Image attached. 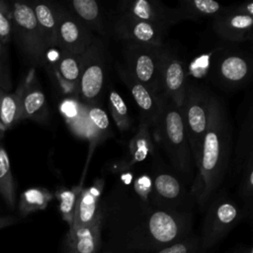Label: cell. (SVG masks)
Masks as SVG:
<instances>
[{"mask_svg": "<svg viewBox=\"0 0 253 253\" xmlns=\"http://www.w3.org/2000/svg\"><path fill=\"white\" fill-rule=\"evenodd\" d=\"M149 197L155 207L180 211H188L185 208L188 192L177 176L169 172L158 171L154 174Z\"/></svg>", "mask_w": 253, "mask_h": 253, "instance_id": "14", "label": "cell"}, {"mask_svg": "<svg viewBox=\"0 0 253 253\" xmlns=\"http://www.w3.org/2000/svg\"><path fill=\"white\" fill-rule=\"evenodd\" d=\"M237 253H253V249L251 246H247V247L243 248L240 252H237Z\"/></svg>", "mask_w": 253, "mask_h": 253, "instance_id": "37", "label": "cell"}, {"mask_svg": "<svg viewBox=\"0 0 253 253\" xmlns=\"http://www.w3.org/2000/svg\"><path fill=\"white\" fill-rule=\"evenodd\" d=\"M105 249L116 253H152L192 233V215L155 207L137 186L116 183L102 199Z\"/></svg>", "mask_w": 253, "mask_h": 253, "instance_id": "1", "label": "cell"}, {"mask_svg": "<svg viewBox=\"0 0 253 253\" xmlns=\"http://www.w3.org/2000/svg\"><path fill=\"white\" fill-rule=\"evenodd\" d=\"M52 200V194L44 188H30L24 191L19 200V212L22 216L44 210Z\"/></svg>", "mask_w": 253, "mask_h": 253, "instance_id": "26", "label": "cell"}, {"mask_svg": "<svg viewBox=\"0 0 253 253\" xmlns=\"http://www.w3.org/2000/svg\"><path fill=\"white\" fill-rule=\"evenodd\" d=\"M25 87L23 81L14 92H4L0 102V124L3 130L12 128L22 120V95Z\"/></svg>", "mask_w": 253, "mask_h": 253, "instance_id": "24", "label": "cell"}, {"mask_svg": "<svg viewBox=\"0 0 253 253\" xmlns=\"http://www.w3.org/2000/svg\"><path fill=\"white\" fill-rule=\"evenodd\" d=\"M210 96L211 92L205 87L188 81L181 112L196 169L200 162L203 140L208 126Z\"/></svg>", "mask_w": 253, "mask_h": 253, "instance_id": "5", "label": "cell"}, {"mask_svg": "<svg viewBox=\"0 0 253 253\" xmlns=\"http://www.w3.org/2000/svg\"><path fill=\"white\" fill-rule=\"evenodd\" d=\"M88 118L94 127L101 132L107 130L110 126V121L106 112L95 105L90 106L88 110Z\"/></svg>", "mask_w": 253, "mask_h": 253, "instance_id": "35", "label": "cell"}, {"mask_svg": "<svg viewBox=\"0 0 253 253\" xmlns=\"http://www.w3.org/2000/svg\"><path fill=\"white\" fill-rule=\"evenodd\" d=\"M252 108L251 106L248 109L247 115L245 116L239 132H238V138L236 141V145L233 151V154L230 158V163L227 171V175L232 179V181L236 180L239 177L240 171L242 169V166L244 162L247 160V158L253 154L252 150ZM226 175V176H227Z\"/></svg>", "mask_w": 253, "mask_h": 253, "instance_id": "21", "label": "cell"}, {"mask_svg": "<svg viewBox=\"0 0 253 253\" xmlns=\"http://www.w3.org/2000/svg\"><path fill=\"white\" fill-rule=\"evenodd\" d=\"M165 45L125 42L123 48L125 68L133 79L158 97L161 95L160 75Z\"/></svg>", "mask_w": 253, "mask_h": 253, "instance_id": "7", "label": "cell"}, {"mask_svg": "<svg viewBox=\"0 0 253 253\" xmlns=\"http://www.w3.org/2000/svg\"><path fill=\"white\" fill-rule=\"evenodd\" d=\"M244 216L242 207L225 190L217 191L207 206L200 236L204 251L221 241Z\"/></svg>", "mask_w": 253, "mask_h": 253, "instance_id": "4", "label": "cell"}, {"mask_svg": "<svg viewBox=\"0 0 253 253\" xmlns=\"http://www.w3.org/2000/svg\"><path fill=\"white\" fill-rule=\"evenodd\" d=\"M47 115V103L44 93L38 85L26 80L22 95V120L44 123Z\"/></svg>", "mask_w": 253, "mask_h": 253, "instance_id": "22", "label": "cell"}, {"mask_svg": "<svg viewBox=\"0 0 253 253\" xmlns=\"http://www.w3.org/2000/svg\"><path fill=\"white\" fill-rule=\"evenodd\" d=\"M109 108L117 126L121 130H127L130 126V118L126 102L116 90L109 91Z\"/></svg>", "mask_w": 253, "mask_h": 253, "instance_id": "30", "label": "cell"}, {"mask_svg": "<svg viewBox=\"0 0 253 253\" xmlns=\"http://www.w3.org/2000/svg\"><path fill=\"white\" fill-rule=\"evenodd\" d=\"M12 40V11L11 6L0 0V42L4 44Z\"/></svg>", "mask_w": 253, "mask_h": 253, "instance_id": "33", "label": "cell"}, {"mask_svg": "<svg viewBox=\"0 0 253 253\" xmlns=\"http://www.w3.org/2000/svg\"><path fill=\"white\" fill-rule=\"evenodd\" d=\"M237 194L241 201L244 214H251L253 202V154L244 162L239 174Z\"/></svg>", "mask_w": 253, "mask_h": 253, "instance_id": "28", "label": "cell"}, {"mask_svg": "<svg viewBox=\"0 0 253 253\" xmlns=\"http://www.w3.org/2000/svg\"><path fill=\"white\" fill-rule=\"evenodd\" d=\"M31 5L47 50L56 47L57 27L62 6L45 1L33 2Z\"/></svg>", "mask_w": 253, "mask_h": 253, "instance_id": "20", "label": "cell"}, {"mask_svg": "<svg viewBox=\"0 0 253 253\" xmlns=\"http://www.w3.org/2000/svg\"><path fill=\"white\" fill-rule=\"evenodd\" d=\"M10 6L12 11V38L30 62L37 65L43 64L47 48L31 3L13 2Z\"/></svg>", "mask_w": 253, "mask_h": 253, "instance_id": "6", "label": "cell"}, {"mask_svg": "<svg viewBox=\"0 0 253 253\" xmlns=\"http://www.w3.org/2000/svg\"><path fill=\"white\" fill-rule=\"evenodd\" d=\"M168 31L127 14L115 11L110 15V36L125 42L165 45Z\"/></svg>", "mask_w": 253, "mask_h": 253, "instance_id": "9", "label": "cell"}, {"mask_svg": "<svg viewBox=\"0 0 253 253\" xmlns=\"http://www.w3.org/2000/svg\"><path fill=\"white\" fill-rule=\"evenodd\" d=\"M106 45L102 38L96 37L89 47L81 54L78 93L89 106L100 97L106 79Z\"/></svg>", "mask_w": 253, "mask_h": 253, "instance_id": "8", "label": "cell"}, {"mask_svg": "<svg viewBox=\"0 0 253 253\" xmlns=\"http://www.w3.org/2000/svg\"><path fill=\"white\" fill-rule=\"evenodd\" d=\"M235 253H237V252H235Z\"/></svg>", "mask_w": 253, "mask_h": 253, "instance_id": "40", "label": "cell"}, {"mask_svg": "<svg viewBox=\"0 0 253 253\" xmlns=\"http://www.w3.org/2000/svg\"><path fill=\"white\" fill-rule=\"evenodd\" d=\"M103 248L102 218L86 226H70L63 238L62 253H98Z\"/></svg>", "mask_w": 253, "mask_h": 253, "instance_id": "18", "label": "cell"}, {"mask_svg": "<svg viewBox=\"0 0 253 253\" xmlns=\"http://www.w3.org/2000/svg\"><path fill=\"white\" fill-rule=\"evenodd\" d=\"M187 83L185 62L173 49L165 45L161 64L160 96L169 99L178 108H181L185 98Z\"/></svg>", "mask_w": 253, "mask_h": 253, "instance_id": "11", "label": "cell"}, {"mask_svg": "<svg viewBox=\"0 0 253 253\" xmlns=\"http://www.w3.org/2000/svg\"><path fill=\"white\" fill-rule=\"evenodd\" d=\"M115 11L127 14L166 31L181 21L176 8L168 7L156 0H124L118 4Z\"/></svg>", "mask_w": 253, "mask_h": 253, "instance_id": "12", "label": "cell"}, {"mask_svg": "<svg viewBox=\"0 0 253 253\" xmlns=\"http://www.w3.org/2000/svg\"><path fill=\"white\" fill-rule=\"evenodd\" d=\"M251 74V58L241 51L221 53L215 60L214 77L222 88H238L250 79Z\"/></svg>", "mask_w": 253, "mask_h": 253, "instance_id": "15", "label": "cell"}, {"mask_svg": "<svg viewBox=\"0 0 253 253\" xmlns=\"http://www.w3.org/2000/svg\"><path fill=\"white\" fill-rule=\"evenodd\" d=\"M3 94H4V91L0 88V102H1V98H2ZM0 131H4V130H3V127H2V126H1V124H0Z\"/></svg>", "mask_w": 253, "mask_h": 253, "instance_id": "39", "label": "cell"}, {"mask_svg": "<svg viewBox=\"0 0 253 253\" xmlns=\"http://www.w3.org/2000/svg\"><path fill=\"white\" fill-rule=\"evenodd\" d=\"M103 180L96 179L92 185L81 190L71 226L90 225L102 218L101 203L103 199Z\"/></svg>", "mask_w": 253, "mask_h": 253, "instance_id": "19", "label": "cell"}, {"mask_svg": "<svg viewBox=\"0 0 253 253\" xmlns=\"http://www.w3.org/2000/svg\"><path fill=\"white\" fill-rule=\"evenodd\" d=\"M118 73L124 83L128 88L139 111V125L149 128L153 127L160 112V97L154 95L143 85L138 83L127 70L123 66H118Z\"/></svg>", "mask_w": 253, "mask_h": 253, "instance_id": "17", "label": "cell"}, {"mask_svg": "<svg viewBox=\"0 0 253 253\" xmlns=\"http://www.w3.org/2000/svg\"><path fill=\"white\" fill-rule=\"evenodd\" d=\"M12 86L13 82L9 65L8 49L6 44L0 42V88L4 92H10Z\"/></svg>", "mask_w": 253, "mask_h": 253, "instance_id": "34", "label": "cell"}, {"mask_svg": "<svg viewBox=\"0 0 253 253\" xmlns=\"http://www.w3.org/2000/svg\"><path fill=\"white\" fill-rule=\"evenodd\" d=\"M232 155V125L222 100L211 93L208 126L191 196L203 211L227 175Z\"/></svg>", "mask_w": 253, "mask_h": 253, "instance_id": "2", "label": "cell"}, {"mask_svg": "<svg viewBox=\"0 0 253 253\" xmlns=\"http://www.w3.org/2000/svg\"><path fill=\"white\" fill-rule=\"evenodd\" d=\"M160 112L153 126L157 139L173 168L186 180H194V161L181 108L160 96Z\"/></svg>", "mask_w": 253, "mask_h": 253, "instance_id": "3", "label": "cell"}, {"mask_svg": "<svg viewBox=\"0 0 253 253\" xmlns=\"http://www.w3.org/2000/svg\"><path fill=\"white\" fill-rule=\"evenodd\" d=\"M82 189V186H76L72 189L64 188L56 192V198L59 202V212L62 219L68 224V227L73 223L76 204Z\"/></svg>", "mask_w": 253, "mask_h": 253, "instance_id": "29", "label": "cell"}, {"mask_svg": "<svg viewBox=\"0 0 253 253\" xmlns=\"http://www.w3.org/2000/svg\"><path fill=\"white\" fill-rule=\"evenodd\" d=\"M81 54H72L60 51V56L56 66V76L63 87L78 90L80 77Z\"/></svg>", "mask_w": 253, "mask_h": 253, "instance_id": "25", "label": "cell"}, {"mask_svg": "<svg viewBox=\"0 0 253 253\" xmlns=\"http://www.w3.org/2000/svg\"><path fill=\"white\" fill-rule=\"evenodd\" d=\"M98 253H116V252H114V251H111V250H108V249H105V248H104V249L102 248V249H101V250H100Z\"/></svg>", "mask_w": 253, "mask_h": 253, "instance_id": "38", "label": "cell"}, {"mask_svg": "<svg viewBox=\"0 0 253 253\" xmlns=\"http://www.w3.org/2000/svg\"><path fill=\"white\" fill-rule=\"evenodd\" d=\"M226 7L213 0H183L179 2L176 10L180 20L200 21L206 18H214Z\"/></svg>", "mask_w": 253, "mask_h": 253, "instance_id": "23", "label": "cell"}, {"mask_svg": "<svg viewBox=\"0 0 253 253\" xmlns=\"http://www.w3.org/2000/svg\"><path fill=\"white\" fill-rule=\"evenodd\" d=\"M96 36L81 24L66 8L61 7L58 27L56 47L60 51L82 54L93 42Z\"/></svg>", "mask_w": 253, "mask_h": 253, "instance_id": "13", "label": "cell"}, {"mask_svg": "<svg viewBox=\"0 0 253 253\" xmlns=\"http://www.w3.org/2000/svg\"><path fill=\"white\" fill-rule=\"evenodd\" d=\"M0 197L6 206L13 210L16 206V188L11 163L6 149L0 146Z\"/></svg>", "mask_w": 253, "mask_h": 253, "instance_id": "27", "label": "cell"}, {"mask_svg": "<svg viewBox=\"0 0 253 253\" xmlns=\"http://www.w3.org/2000/svg\"><path fill=\"white\" fill-rule=\"evenodd\" d=\"M65 8L96 37L110 36V15L96 0H71Z\"/></svg>", "mask_w": 253, "mask_h": 253, "instance_id": "16", "label": "cell"}, {"mask_svg": "<svg viewBox=\"0 0 253 253\" xmlns=\"http://www.w3.org/2000/svg\"><path fill=\"white\" fill-rule=\"evenodd\" d=\"M201 247L200 237L190 234L187 237L163 247L152 253H204Z\"/></svg>", "mask_w": 253, "mask_h": 253, "instance_id": "32", "label": "cell"}, {"mask_svg": "<svg viewBox=\"0 0 253 253\" xmlns=\"http://www.w3.org/2000/svg\"><path fill=\"white\" fill-rule=\"evenodd\" d=\"M253 4L243 3L225 10L212 19L213 32L230 42H245L252 38Z\"/></svg>", "mask_w": 253, "mask_h": 253, "instance_id": "10", "label": "cell"}, {"mask_svg": "<svg viewBox=\"0 0 253 253\" xmlns=\"http://www.w3.org/2000/svg\"><path fill=\"white\" fill-rule=\"evenodd\" d=\"M150 128L145 126H138V130L129 144L130 153L134 161H139L152 150V141L150 135Z\"/></svg>", "mask_w": 253, "mask_h": 253, "instance_id": "31", "label": "cell"}, {"mask_svg": "<svg viewBox=\"0 0 253 253\" xmlns=\"http://www.w3.org/2000/svg\"><path fill=\"white\" fill-rule=\"evenodd\" d=\"M18 222V218L12 215H4L0 216V229L8 227L10 225H13Z\"/></svg>", "mask_w": 253, "mask_h": 253, "instance_id": "36", "label": "cell"}]
</instances>
